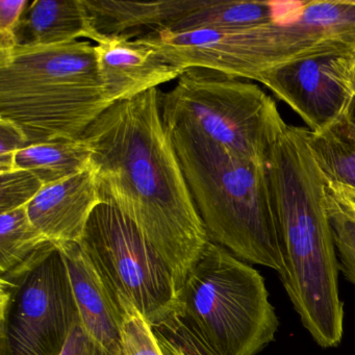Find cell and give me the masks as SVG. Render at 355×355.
Returning <instances> with one entry per match:
<instances>
[{
  "label": "cell",
  "instance_id": "ffe728a7",
  "mask_svg": "<svg viewBox=\"0 0 355 355\" xmlns=\"http://www.w3.org/2000/svg\"><path fill=\"white\" fill-rule=\"evenodd\" d=\"M43 188L42 182L26 170L0 173V213L28 207Z\"/></svg>",
  "mask_w": 355,
  "mask_h": 355
},
{
  "label": "cell",
  "instance_id": "d4e9b609",
  "mask_svg": "<svg viewBox=\"0 0 355 355\" xmlns=\"http://www.w3.org/2000/svg\"><path fill=\"white\" fill-rule=\"evenodd\" d=\"M155 338H157V342H159V347H161L164 355H182L169 342H167L163 336H159L157 332H155Z\"/></svg>",
  "mask_w": 355,
  "mask_h": 355
},
{
  "label": "cell",
  "instance_id": "277c9868",
  "mask_svg": "<svg viewBox=\"0 0 355 355\" xmlns=\"http://www.w3.org/2000/svg\"><path fill=\"white\" fill-rule=\"evenodd\" d=\"M113 105L90 42L0 51V119L28 145L80 140Z\"/></svg>",
  "mask_w": 355,
  "mask_h": 355
},
{
  "label": "cell",
  "instance_id": "603a6c76",
  "mask_svg": "<svg viewBox=\"0 0 355 355\" xmlns=\"http://www.w3.org/2000/svg\"><path fill=\"white\" fill-rule=\"evenodd\" d=\"M28 142L18 126L8 120L0 119V173L15 170V157Z\"/></svg>",
  "mask_w": 355,
  "mask_h": 355
},
{
  "label": "cell",
  "instance_id": "7c38bea8",
  "mask_svg": "<svg viewBox=\"0 0 355 355\" xmlns=\"http://www.w3.org/2000/svg\"><path fill=\"white\" fill-rule=\"evenodd\" d=\"M69 274L83 327L110 355H123V313L80 243L57 244Z\"/></svg>",
  "mask_w": 355,
  "mask_h": 355
},
{
  "label": "cell",
  "instance_id": "9c48e42d",
  "mask_svg": "<svg viewBox=\"0 0 355 355\" xmlns=\"http://www.w3.org/2000/svg\"><path fill=\"white\" fill-rule=\"evenodd\" d=\"M355 53L299 60L275 68L259 83L319 132L350 113L355 101Z\"/></svg>",
  "mask_w": 355,
  "mask_h": 355
},
{
  "label": "cell",
  "instance_id": "cb8c5ba5",
  "mask_svg": "<svg viewBox=\"0 0 355 355\" xmlns=\"http://www.w3.org/2000/svg\"><path fill=\"white\" fill-rule=\"evenodd\" d=\"M60 355H110L90 334L80 322L74 325Z\"/></svg>",
  "mask_w": 355,
  "mask_h": 355
},
{
  "label": "cell",
  "instance_id": "5b68a950",
  "mask_svg": "<svg viewBox=\"0 0 355 355\" xmlns=\"http://www.w3.org/2000/svg\"><path fill=\"white\" fill-rule=\"evenodd\" d=\"M176 315L219 355H257L279 328L261 274L211 241L178 292Z\"/></svg>",
  "mask_w": 355,
  "mask_h": 355
},
{
  "label": "cell",
  "instance_id": "30bf717a",
  "mask_svg": "<svg viewBox=\"0 0 355 355\" xmlns=\"http://www.w3.org/2000/svg\"><path fill=\"white\" fill-rule=\"evenodd\" d=\"M103 201L93 164L76 175L45 186L26 211L32 223L51 242L80 243L93 211Z\"/></svg>",
  "mask_w": 355,
  "mask_h": 355
},
{
  "label": "cell",
  "instance_id": "83f0119b",
  "mask_svg": "<svg viewBox=\"0 0 355 355\" xmlns=\"http://www.w3.org/2000/svg\"><path fill=\"white\" fill-rule=\"evenodd\" d=\"M352 82H353V88H354V93H355V64H354V66H353Z\"/></svg>",
  "mask_w": 355,
  "mask_h": 355
},
{
  "label": "cell",
  "instance_id": "484cf974",
  "mask_svg": "<svg viewBox=\"0 0 355 355\" xmlns=\"http://www.w3.org/2000/svg\"><path fill=\"white\" fill-rule=\"evenodd\" d=\"M340 193H342L343 196L355 207V191L349 190V189L343 188V187L338 186V184H334Z\"/></svg>",
  "mask_w": 355,
  "mask_h": 355
},
{
  "label": "cell",
  "instance_id": "4316f807",
  "mask_svg": "<svg viewBox=\"0 0 355 355\" xmlns=\"http://www.w3.org/2000/svg\"><path fill=\"white\" fill-rule=\"evenodd\" d=\"M349 116H350L351 119L355 122V101L353 103L352 107H351L350 113H349Z\"/></svg>",
  "mask_w": 355,
  "mask_h": 355
},
{
  "label": "cell",
  "instance_id": "44dd1931",
  "mask_svg": "<svg viewBox=\"0 0 355 355\" xmlns=\"http://www.w3.org/2000/svg\"><path fill=\"white\" fill-rule=\"evenodd\" d=\"M122 350L123 355H164L153 327L136 309L124 313Z\"/></svg>",
  "mask_w": 355,
  "mask_h": 355
},
{
  "label": "cell",
  "instance_id": "d6986e66",
  "mask_svg": "<svg viewBox=\"0 0 355 355\" xmlns=\"http://www.w3.org/2000/svg\"><path fill=\"white\" fill-rule=\"evenodd\" d=\"M326 190L340 270L355 286V207L330 182Z\"/></svg>",
  "mask_w": 355,
  "mask_h": 355
},
{
  "label": "cell",
  "instance_id": "7402d4cb",
  "mask_svg": "<svg viewBox=\"0 0 355 355\" xmlns=\"http://www.w3.org/2000/svg\"><path fill=\"white\" fill-rule=\"evenodd\" d=\"M30 3L28 0H0V51L17 47L16 30Z\"/></svg>",
  "mask_w": 355,
  "mask_h": 355
},
{
  "label": "cell",
  "instance_id": "ac0fdd59",
  "mask_svg": "<svg viewBox=\"0 0 355 355\" xmlns=\"http://www.w3.org/2000/svg\"><path fill=\"white\" fill-rule=\"evenodd\" d=\"M51 242L28 217L26 207L0 214V274H5Z\"/></svg>",
  "mask_w": 355,
  "mask_h": 355
},
{
  "label": "cell",
  "instance_id": "8992f818",
  "mask_svg": "<svg viewBox=\"0 0 355 355\" xmlns=\"http://www.w3.org/2000/svg\"><path fill=\"white\" fill-rule=\"evenodd\" d=\"M164 123L193 126L234 155L268 165L288 128L275 101L257 85L205 68L184 70L161 95Z\"/></svg>",
  "mask_w": 355,
  "mask_h": 355
},
{
  "label": "cell",
  "instance_id": "7a4b0ae2",
  "mask_svg": "<svg viewBox=\"0 0 355 355\" xmlns=\"http://www.w3.org/2000/svg\"><path fill=\"white\" fill-rule=\"evenodd\" d=\"M307 128L288 126L268 162L286 271L279 276L303 327L322 348L344 334L338 251L327 180L307 143Z\"/></svg>",
  "mask_w": 355,
  "mask_h": 355
},
{
  "label": "cell",
  "instance_id": "52a82bcc",
  "mask_svg": "<svg viewBox=\"0 0 355 355\" xmlns=\"http://www.w3.org/2000/svg\"><path fill=\"white\" fill-rule=\"evenodd\" d=\"M1 355H60L80 321L69 274L49 242L0 279Z\"/></svg>",
  "mask_w": 355,
  "mask_h": 355
},
{
  "label": "cell",
  "instance_id": "3957f363",
  "mask_svg": "<svg viewBox=\"0 0 355 355\" xmlns=\"http://www.w3.org/2000/svg\"><path fill=\"white\" fill-rule=\"evenodd\" d=\"M211 242L251 265L286 271L268 165L188 124H165Z\"/></svg>",
  "mask_w": 355,
  "mask_h": 355
},
{
  "label": "cell",
  "instance_id": "8fae6325",
  "mask_svg": "<svg viewBox=\"0 0 355 355\" xmlns=\"http://www.w3.org/2000/svg\"><path fill=\"white\" fill-rule=\"evenodd\" d=\"M95 46L99 73L113 103L178 80L182 73L138 39L111 37L103 39Z\"/></svg>",
  "mask_w": 355,
  "mask_h": 355
},
{
  "label": "cell",
  "instance_id": "4fadbf2b",
  "mask_svg": "<svg viewBox=\"0 0 355 355\" xmlns=\"http://www.w3.org/2000/svg\"><path fill=\"white\" fill-rule=\"evenodd\" d=\"M22 47L53 46L87 38L103 40L93 28L84 0H35L22 15L15 34Z\"/></svg>",
  "mask_w": 355,
  "mask_h": 355
},
{
  "label": "cell",
  "instance_id": "9a60e30c",
  "mask_svg": "<svg viewBox=\"0 0 355 355\" xmlns=\"http://www.w3.org/2000/svg\"><path fill=\"white\" fill-rule=\"evenodd\" d=\"M305 1L200 0L198 7L176 20L166 31L249 28L272 22H293L302 13Z\"/></svg>",
  "mask_w": 355,
  "mask_h": 355
},
{
  "label": "cell",
  "instance_id": "ba28073f",
  "mask_svg": "<svg viewBox=\"0 0 355 355\" xmlns=\"http://www.w3.org/2000/svg\"><path fill=\"white\" fill-rule=\"evenodd\" d=\"M80 245L121 313L136 309L153 326L178 309L175 280L165 261L115 203L103 199Z\"/></svg>",
  "mask_w": 355,
  "mask_h": 355
},
{
  "label": "cell",
  "instance_id": "2e32d148",
  "mask_svg": "<svg viewBox=\"0 0 355 355\" xmlns=\"http://www.w3.org/2000/svg\"><path fill=\"white\" fill-rule=\"evenodd\" d=\"M91 166L92 148L83 138L31 144L15 157V169L31 172L44 187L76 175Z\"/></svg>",
  "mask_w": 355,
  "mask_h": 355
},
{
  "label": "cell",
  "instance_id": "e0dca14e",
  "mask_svg": "<svg viewBox=\"0 0 355 355\" xmlns=\"http://www.w3.org/2000/svg\"><path fill=\"white\" fill-rule=\"evenodd\" d=\"M307 143L326 180L355 191V122L349 114L321 132L309 130Z\"/></svg>",
  "mask_w": 355,
  "mask_h": 355
},
{
  "label": "cell",
  "instance_id": "6da1fadb",
  "mask_svg": "<svg viewBox=\"0 0 355 355\" xmlns=\"http://www.w3.org/2000/svg\"><path fill=\"white\" fill-rule=\"evenodd\" d=\"M151 89L109 107L82 137L93 151L101 196L136 224L165 261L180 292L209 244Z\"/></svg>",
  "mask_w": 355,
  "mask_h": 355
},
{
  "label": "cell",
  "instance_id": "5bb4252c",
  "mask_svg": "<svg viewBox=\"0 0 355 355\" xmlns=\"http://www.w3.org/2000/svg\"><path fill=\"white\" fill-rule=\"evenodd\" d=\"M200 0H161V1H99L84 0L93 28L101 38L142 37L167 30L182 16L198 7Z\"/></svg>",
  "mask_w": 355,
  "mask_h": 355
}]
</instances>
